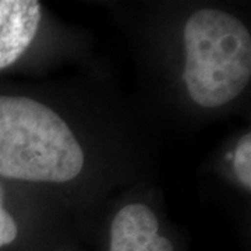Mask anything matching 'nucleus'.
<instances>
[{
  "label": "nucleus",
  "mask_w": 251,
  "mask_h": 251,
  "mask_svg": "<svg viewBox=\"0 0 251 251\" xmlns=\"http://www.w3.org/2000/svg\"><path fill=\"white\" fill-rule=\"evenodd\" d=\"M110 251H173V247L158 233L152 211L143 204H130L123 206L112 222Z\"/></svg>",
  "instance_id": "obj_3"
},
{
  "label": "nucleus",
  "mask_w": 251,
  "mask_h": 251,
  "mask_svg": "<svg viewBox=\"0 0 251 251\" xmlns=\"http://www.w3.org/2000/svg\"><path fill=\"white\" fill-rule=\"evenodd\" d=\"M183 77L191 99L204 108L230 102L251 77V38L237 18L214 9L198 10L184 27Z\"/></svg>",
  "instance_id": "obj_2"
},
{
  "label": "nucleus",
  "mask_w": 251,
  "mask_h": 251,
  "mask_svg": "<svg viewBox=\"0 0 251 251\" xmlns=\"http://www.w3.org/2000/svg\"><path fill=\"white\" fill-rule=\"evenodd\" d=\"M3 198L4 191L0 186V247L10 244L17 237V225L13 216L3 208Z\"/></svg>",
  "instance_id": "obj_6"
},
{
  "label": "nucleus",
  "mask_w": 251,
  "mask_h": 251,
  "mask_svg": "<svg viewBox=\"0 0 251 251\" xmlns=\"http://www.w3.org/2000/svg\"><path fill=\"white\" fill-rule=\"evenodd\" d=\"M39 23V1L0 0V69L23 56L35 38Z\"/></svg>",
  "instance_id": "obj_4"
},
{
  "label": "nucleus",
  "mask_w": 251,
  "mask_h": 251,
  "mask_svg": "<svg viewBox=\"0 0 251 251\" xmlns=\"http://www.w3.org/2000/svg\"><path fill=\"white\" fill-rule=\"evenodd\" d=\"M233 169L236 176L246 188H251V135L250 133L239 141L233 156Z\"/></svg>",
  "instance_id": "obj_5"
},
{
  "label": "nucleus",
  "mask_w": 251,
  "mask_h": 251,
  "mask_svg": "<svg viewBox=\"0 0 251 251\" xmlns=\"http://www.w3.org/2000/svg\"><path fill=\"white\" fill-rule=\"evenodd\" d=\"M82 165L80 144L57 113L34 99L0 95V176L63 183Z\"/></svg>",
  "instance_id": "obj_1"
}]
</instances>
